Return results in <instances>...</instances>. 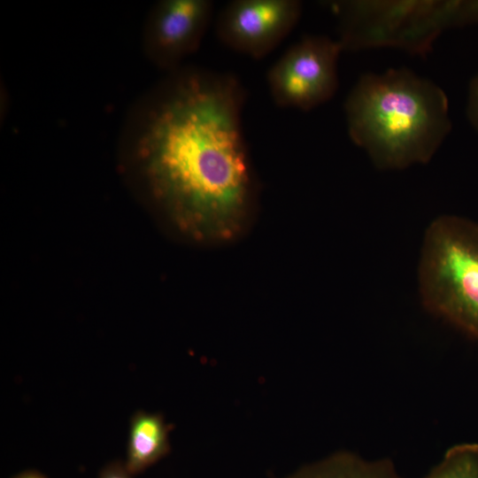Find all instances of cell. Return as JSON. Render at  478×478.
<instances>
[{
	"label": "cell",
	"instance_id": "6da1fadb",
	"mask_svg": "<svg viewBox=\"0 0 478 478\" xmlns=\"http://www.w3.org/2000/svg\"><path fill=\"white\" fill-rule=\"evenodd\" d=\"M246 97L233 73L179 68L143 115L135 152L147 191L196 243L235 240L254 205L256 181L242 123Z\"/></svg>",
	"mask_w": 478,
	"mask_h": 478
},
{
	"label": "cell",
	"instance_id": "7a4b0ae2",
	"mask_svg": "<svg viewBox=\"0 0 478 478\" xmlns=\"http://www.w3.org/2000/svg\"><path fill=\"white\" fill-rule=\"evenodd\" d=\"M344 113L351 140L382 170L428 162L451 129L444 91L404 67L361 75Z\"/></svg>",
	"mask_w": 478,
	"mask_h": 478
},
{
	"label": "cell",
	"instance_id": "3957f363",
	"mask_svg": "<svg viewBox=\"0 0 478 478\" xmlns=\"http://www.w3.org/2000/svg\"><path fill=\"white\" fill-rule=\"evenodd\" d=\"M418 286L424 306L478 342V222L443 215L428 227Z\"/></svg>",
	"mask_w": 478,
	"mask_h": 478
},
{
	"label": "cell",
	"instance_id": "277c9868",
	"mask_svg": "<svg viewBox=\"0 0 478 478\" xmlns=\"http://www.w3.org/2000/svg\"><path fill=\"white\" fill-rule=\"evenodd\" d=\"M330 5L339 19L343 50L395 47L424 56L443 29L454 27L452 1H338Z\"/></svg>",
	"mask_w": 478,
	"mask_h": 478
},
{
	"label": "cell",
	"instance_id": "5b68a950",
	"mask_svg": "<svg viewBox=\"0 0 478 478\" xmlns=\"http://www.w3.org/2000/svg\"><path fill=\"white\" fill-rule=\"evenodd\" d=\"M337 40L306 35L291 45L270 67L266 81L275 104L310 111L330 100L338 89Z\"/></svg>",
	"mask_w": 478,
	"mask_h": 478
},
{
	"label": "cell",
	"instance_id": "8992f818",
	"mask_svg": "<svg viewBox=\"0 0 478 478\" xmlns=\"http://www.w3.org/2000/svg\"><path fill=\"white\" fill-rule=\"evenodd\" d=\"M303 4L297 0H235L219 12L215 32L233 50L262 58L296 27Z\"/></svg>",
	"mask_w": 478,
	"mask_h": 478
},
{
	"label": "cell",
	"instance_id": "52a82bcc",
	"mask_svg": "<svg viewBox=\"0 0 478 478\" xmlns=\"http://www.w3.org/2000/svg\"><path fill=\"white\" fill-rule=\"evenodd\" d=\"M213 13L209 0H164L146 28L147 51L159 67L173 72L200 46Z\"/></svg>",
	"mask_w": 478,
	"mask_h": 478
},
{
	"label": "cell",
	"instance_id": "ba28073f",
	"mask_svg": "<svg viewBox=\"0 0 478 478\" xmlns=\"http://www.w3.org/2000/svg\"><path fill=\"white\" fill-rule=\"evenodd\" d=\"M169 431L159 413L139 411L132 416L125 464L130 474L141 473L169 452Z\"/></svg>",
	"mask_w": 478,
	"mask_h": 478
},
{
	"label": "cell",
	"instance_id": "9c48e42d",
	"mask_svg": "<svg viewBox=\"0 0 478 478\" xmlns=\"http://www.w3.org/2000/svg\"><path fill=\"white\" fill-rule=\"evenodd\" d=\"M287 478H403L388 459H365L338 452L303 466Z\"/></svg>",
	"mask_w": 478,
	"mask_h": 478
},
{
	"label": "cell",
	"instance_id": "30bf717a",
	"mask_svg": "<svg viewBox=\"0 0 478 478\" xmlns=\"http://www.w3.org/2000/svg\"><path fill=\"white\" fill-rule=\"evenodd\" d=\"M424 478H478V443L451 446Z\"/></svg>",
	"mask_w": 478,
	"mask_h": 478
},
{
	"label": "cell",
	"instance_id": "8fae6325",
	"mask_svg": "<svg viewBox=\"0 0 478 478\" xmlns=\"http://www.w3.org/2000/svg\"><path fill=\"white\" fill-rule=\"evenodd\" d=\"M466 116L471 125L478 131V73L471 80L469 84Z\"/></svg>",
	"mask_w": 478,
	"mask_h": 478
},
{
	"label": "cell",
	"instance_id": "7c38bea8",
	"mask_svg": "<svg viewBox=\"0 0 478 478\" xmlns=\"http://www.w3.org/2000/svg\"><path fill=\"white\" fill-rule=\"evenodd\" d=\"M130 475L125 466L113 462L102 471L99 478H131Z\"/></svg>",
	"mask_w": 478,
	"mask_h": 478
},
{
	"label": "cell",
	"instance_id": "4fadbf2b",
	"mask_svg": "<svg viewBox=\"0 0 478 478\" xmlns=\"http://www.w3.org/2000/svg\"><path fill=\"white\" fill-rule=\"evenodd\" d=\"M14 478H45L42 474L35 471H26L15 476Z\"/></svg>",
	"mask_w": 478,
	"mask_h": 478
}]
</instances>
